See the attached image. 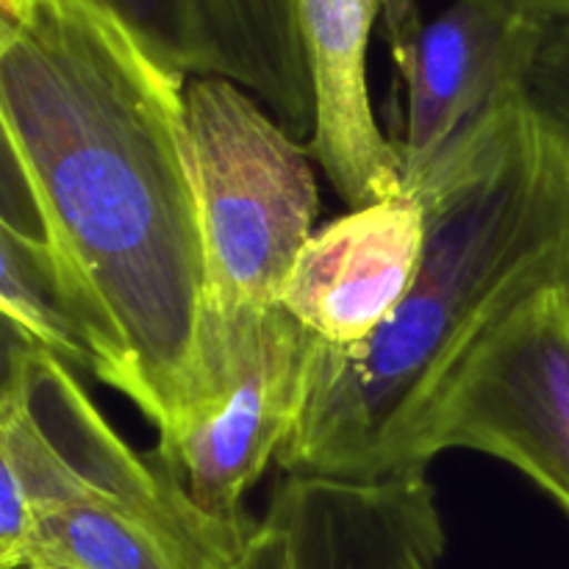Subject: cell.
<instances>
[{"mask_svg":"<svg viewBox=\"0 0 569 569\" xmlns=\"http://www.w3.org/2000/svg\"><path fill=\"white\" fill-rule=\"evenodd\" d=\"M0 122L44 237L120 326L164 433L206 303L187 78L89 0H0Z\"/></svg>","mask_w":569,"mask_h":569,"instance_id":"obj_1","label":"cell"},{"mask_svg":"<svg viewBox=\"0 0 569 569\" xmlns=\"http://www.w3.org/2000/svg\"><path fill=\"white\" fill-rule=\"evenodd\" d=\"M426 242L409 292L353 348L317 339L287 476L387 481L426 472L420 445L472 350L520 303L569 287V139L526 92L420 187Z\"/></svg>","mask_w":569,"mask_h":569,"instance_id":"obj_2","label":"cell"},{"mask_svg":"<svg viewBox=\"0 0 569 569\" xmlns=\"http://www.w3.org/2000/svg\"><path fill=\"white\" fill-rule=\"evenodd\" d=\"M0 389V569H9L37 511L89 498L131 506L237 569L253 533L198 509L159 453H137L109 426L72 370L6 328Z\"/></svg>","mask_w":569,"mask_h":569,"instance_id":"obj_3","label":"cell"},{"mask_svg":"<svg viewBox=\"0 0 569 569\" xmlns=\"http://www.w3.org/2000/svg\"><path fill=\"white\" fill-rule=\"evenodd\" d=\"M187 137L206 248L203 306H276L320 214L309 148L248 89L217 76L187 81Z\"/></svg>","mask_w":569,"mask_h":569,"instance_id":"obj_4","label":"cell"},{"mask_svg":"<svg viewBox=\"0 0 569 569\" xmlns=\"http://www.w3.org/2000/svg\"><path fill=\"white\" fill-rule=\"evenodd\" d=\"M315 345V333L281 303L203 306L189 389L156 453L222 526L256 531L244 495L292 433Z\"/></svg>","mask_w":569,"mask_h":569,"instance_id":"obj_5","label":"cell"},{"mask_svg":"<svg viewBox=\"0 0 569 569\" xmlns=\"http://www.w3.org/2000/svg\"><path fill=\"white\" fill-rule=\"evenodd\" d=\"M448 450L506 461L569 517V287L517 306L461 365L422 437V470Z\"/></svg>","mask_w":569,"mask_h":569,"instance_id":"obj_6","label":"cell"},{"mask_svg":"<svg viewBox=\"0 0 569 569\" xmlns=\"http://www.w3.org/2000/svg\"><path fill=\"white\" fill-rule=\"evenodd\" d=\"M381 26L406 89L395 144L411 192L522 92L548 20L506 0H453L433 17L420 0H383Z\"/></svg>","mask_w":569,"mask_h":569,"instance_id":"obj_7","label":"cell"},{"mask_svg":"<svg viewBox=\"0 0 569 569\" xmlns=\"http://www.w3.org/2000/svg\"><path fill=\"white\" fill-rule=\"evenodd\" d=\"M448 533L426 472L283 476L237 569H439Z\"/></svg>","mask_w":569,"mask_h":569,"instance_id":"obj_8","label":"cell"},{"mask_svg":"<svg viewBox=\"0 0 569 569\" xmlns=\"http://www.w3.org/2000/svg\"><path fill=\"white\" fill-rule=\"evenodd\" d=\"M422 242L426 217L415 194L350 209L306 242L278 303L320 342L353 348L406 298Z\"/></svg>","mask_w":569,"mask_h":569,"instance_id":"obj_9","label":"cell"},{"mask_svg":"<svg viewBox=\"0 0 569 569\" xmlns=\"http://www.w3.org/2000/svg\"><path fill=\"white\" fill-rule=\"evenodd\" d=\"M0 311L11 333L148 415V395L120 326L44 237L31 194L11 164H3Z\"/></svg>","mask_w":569,"mask_h":569,"instance_id":"obj_10","label":"cell"},{"mask_svg":"<svg viewBox=\"0 0 569 569\" xmlns=\"http://www.w3.org/2000/svg\"><path fill=\"white\" fill-rule=\"evenodd\" d=\"M383 0H298L315 89L311 159L348 209L406 194L403 159L383 137L367 89V48Z\"/></svg>","mask_w":569,"mask_h":569,"instance_id":"obj_11","label":"cell"},{"mask_svg":"<svg viewBox=\"0 0 569 569\" xmlns=\"http://www.w3.org/2000/svg\"><path fill=\"white\" fill-rule=\"evenodd\" d=\"M214 76L248 89L295 139L315 131L298 0H200Z\"/></svg>","mask_w":569,"mask_h":569,"instance_id":"obj_12","label":"cell"},{"mask_svg":"<svg viewBox=\"0 0 569 569\" xmlns=\"http://www.w3.org/2000/svg\"><path fill=\"white\" fill-rule=\"evenodd\" d=\"M222 569L144 511L76 498L37 511L9 569Z\"/></svg>","mask_w":569,"mask_h":569,"instance_id":"obj_13","label":"cell"},{"mask_svg":"<svg viewBox=\"0 0 569 569\" xmlns=\"http://www.w3.org/2000/svg\"><path fill=\"white\" fill-rule=\"evenodd\" d=\"M164 70L181 78L214 76L200 0H89Z\"/></svg>","mask_w":569,"mask_h":569,"instance_id":"obj_14","label":"cell"},{"mask_svg":"<svg viewBox=\"0 0 569 569\" xmlns=\"http://www.w3.org/2000/svg\"><path fill=\"white\" fill-rule=\"evenodd\" d=\"M522 92L528 103L569 139V17L548 20Z\"/></svg>","mask_w":569,"mask_h":569,"instance_id":"obj_15","label":"cell"},{"mask_svg":"<svg viewBox=\"0 0 569 569\" xmlns=\"http://www.w3.org/2000/svg\"><path fill=\"white\" fill-rule=\"evenodd\" d=\"M506 3L520 6V9L545 17V20H559V17H569V0H506Z\"/></svg>","mask_w":569,"mask_h":569,"instance_id":"obj_16","label":"cell"},{"mask_svg":"<svg viewBox=\"0 0 569 569\" xmlns=\"http://www.w3.org/2000/svg\"><path fill=\"white\" fill-rule=\"evenodd\" d=\"M22 569H42V567H22Z\"/></svg>","mask_w":569,"mask_h":569,"instance_id":"obj_17","label":"cell"}]
</instances>
